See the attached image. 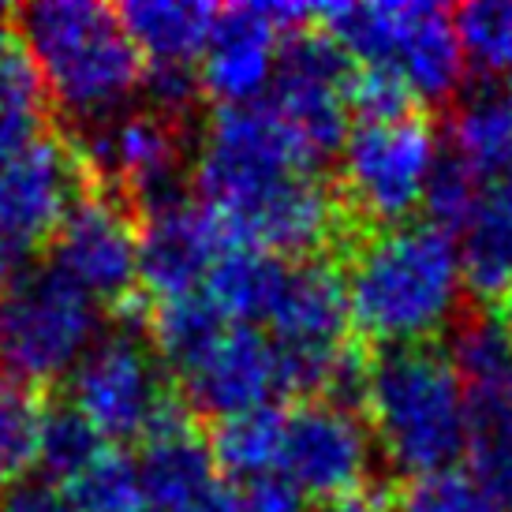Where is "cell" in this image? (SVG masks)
Returning <instances> with one entry per match:
<instances>
[{
    "label": "cell",
    "mask_w": 512,
    "mask_h": 512,
    "mask_svg": "<svg viewBox=\"0 0 512 512\" xmlns=\"http://www.w3.org/2000/svg\"><path fill=\"white\" fill-rule=\"evenodd\" d=\"M195 199L225 232L285 262L348 258L363 228L270 101L217 105L195 161Z\"/></svg>",
    "instance_id": "6da1fadb"
},
{
    "label": "cell",
    "mask_w": 512,
    "mask_h": 512,
    "mask_svg": "<svg viewBox=\"0 0 512 512\" xmlns=\"http://www.w3.org/2000/svg\"><path fill=\"white\" fill-rule=\"evenodd\" d=\"M344 262L348 314L370 348L430 344L464 292L456 240L430 221L370 228Z\"/></svg>",
    "instance_id": "7a4b0ae2"
},
{
    "label": "cell",
    "mask_w": 512,
    "mask_h": 512,
    "mask_svg": "<svg viewBox=\"0 0 512 512\" xmlns=\"http://www.w3.org/2000/svg\"><path fill=\"white\" fill-rule=\"evenodd\" d=\"M363 412L385 456L408 479L456 468L468 456V385L434 341L370 348Z\"/></svg>",
    "instance_id": "3957f363"
},
{
    "label": "cell",
    "mask_w": 512,
    "mask_h": 512,
    "mask_svg": "<svg viewBox=\"0 0 512 512\" xmlns=\"http://www.w3.org/2000/svg\"><path fill=\"white\" fill-rule=\"evenodd\" d=\"M45 94L79 124H113L146 83V64L116 8L94 0H38L15 12Z\"/></svg>",
    "instance_id": "277c9868"
},
{
    "label": "cell",
    "mask_w": 512,
    "mask_h": 512,
    "mask_svg": "<svg viewBox=\"0 0 512 512\" xmlns=\"http://www.w3.org/2000/svg\"><path fill=\"white\" fill-rule=\"evenodd\" d=\"M314 27L341 45L356 68L400 79L415 101H445L464 79L456 15L441 4H314Z\"/></svg>",
    "instance_id": "5b68a950"
},
{
    "label": "cell",
    "mask_w": 512,
    "mask_h": 512,
    "mask_svg": "<svg viewBox=\"0 0 512 512\" xmlns=\"http://www.w3.org/2000/svg\"><path fill=\"white\" fill-rule=\"evenodd\" d=\"M98 303L53 266L27 270L0 292V378L42 389L98 344Z\"/></svg>",
    "instance_id": "8992f818"
},
{
    "label": "cell",
    "mask_w": 512,
    "mask_h": 512,
    "mask_svg": "<svg viewBox=\"0 0 512 512\" xmlns=\"http://www.w3.org/2000/svg\"><path fill=\"white\" fill-rule=\"evenodd\" d=\"M438 139L423 113L356 120L341 146V199L363 228L408 225L427 199Z\"/></svg>",
    "instance_id": "52a82bcc"
},
{
    "label": "cell",
    "mask_w": 512,
    "mask_h": 512,
    "mask_svg": "<svg viewBox=\"0 0 512 512\" xmlns=\"http://www.w3.org/2000/svg\"><path fill=\"white\" fill-rule=\"evenodd\" d=\"M68 404L86 415L109 445L139 441L161 430L172 415L187 408L172 378L139 337V329L120 326L113 337H101L72 370Z\"/></svg>",
    "instance_id": "ba28073f"
},
{
    "label": "cell",
    "mask_w": 512,
    "mask_h": 512,
    "mask_svg": "<svg viewBox=\"0 0 512 512\" xmlns=\"http://www.w3.org/2000/svg\"><path fill=\"white\" fill-rule=\"evenodd\" d=\"M352 79H356L352 57L314 23L285 34L266 101L318 169L341 154L348 139Z\"/></svg>",
    "instance_id": "9c48e42d"
},
{
    "label": "cell",
    "mask_w": 512,
    "mask_h": 512,
    "mask_svg": "<svg viewBox=\"0 0 512 512\" xmlns=\"http://www.w3.org/2000/svg\"><path fill=\"white\" fill-rule=\"evenodd\" d=\"M53 270L83 288L94 303L124 307L139 288V217L131 202L105 184H90L75 199L53 236Z\"/></svg>",
    "instance_id": "30bf717a"
},
{
    "label": "cell",
    "mask_w": 512,
    "mask_h": 512,
    "mask_svg": "<svg viewBox=\"0 0 512 512\" xmlns=\"http://www.w3.org/2000/svg\"><path fill=\"white\" fill-rule=\"evenodd\" d=\"M94 180L83 150L57 135H38L34 143L0 161V243L30 258L57 236L75 199Z\"/></svg>",
    "instance_id": "8fae6325"
},
{
    "label": "cell",
    "mask_w": 512,
    "mask_h": 512,
    "mask_svg": "<svg viewBox=\"0 0 512 512\" xmlns=\"http://www.w3.org/2000/svg\"><path fill=\"white\" fill-rule=\"evenodd\" d=\"M314 23L311 4H228L217 12L199 83L217 105H251L270 90L285 34Z\"/></svg>",
    "instance_id": "7c38bea8"
},
{
    "label": "cell",
    "mask_w": 512,
    "mask_h": 512,
    "mask_svg": "<svg viewBox=\"0 0 512 512\" xmlns=\"http://www.w3.org/2000/svg\"><path fill=\"white\" fill-rule=\"evenodd\" d=\"M225 225L199 199H172L139 214V288L150 303L202 292L217 258L232 247Z\"/></svg>",
    "instance_id": "4fadbf2b"
},
{
    "label": "cell",
    "mask_w": 512,
    "mask_h": 512,
    "mask_svg": "<svg viewBox=\"0 0 512 512\" xmlns=\"http://www.w3.org/2000/svg\"><path fill=\"white\" fill-rule=\"evenodd\" d=\"M370 464V438L356 412L329 400H299L285 415V441L277 471L299 486L307 501H337L359 494Z\"/></svg>",
    "instance_id": "5bb4252c"
},
{
    "label": "cell",
    "mask_w": 512,
    "mask_h": 512,
    "mask_svg": "<svg viewBox=\"0 0 512 512\" xmlns=\"http://www.w3.org/2000/svg\"><path fill=\"white\" fill-rule=\"evenodd\" d=\"M187 404L210 419H232L251 408L277 404L285 393V374L273 341L258 326L228 322L206 352L176 378Z\"/></svg>",
    "instance_id": "9a60e30c"
},
{
    "label": "cell",
    "mask_w": 512,
    "mask_h": 512,
    "mask_svg": "<svg viewBox=\"0 0 512 512\" xmlns=\"http://www.w3.org/2000/svg\"><path fill=\"white\" fill-rule=\"evenodd\" d=\"M214 4H172V0H131L116 15L143 57L146 72H195L217 23Z\"/></svg>",
    "instance_id": "2e32d148"
},
{
    "label": "cell",
    "mask_w": 512,
    "mask_h": 512,
    "mask_svg": "<svg viewBox=\"0 0 512 512\" xmlns=\"http://www.w3.org/2000/svg\"><path fill=\"white\" fill-rule=\"evenodd\" d=\"M464 285L498 303L512 288V176L486 180L471 202L468 221L456 232Z\"/></svg>",
    "instance_id": "e0dca14e"
},
{
    "label": "cell",
    "mask_w": 512,
    "mask_h": 512,
    "mask_svg": "<svg viewBox=\"0 0 512 512\" xmlns=\"http://www.w3.org/2000/svg\"><path fill=\"white\" fill-rule=\"evenodd\" d=\"M288 266L292 262H285V258L232 243L225 255L217 258L210 277H206L202 296L210 299L228 322L262 329L288 281Z\"/></svg>",
    "instance_id": "ac0fdd59"
},
{
    "label": "cell",
    "mask_w": 512,
    "mask_h": 512,
    "mask_svg": "<svg viewBox=\"0 0 512 512\" xmlns=\"http://www.w3.org/2000/svg\"><path fill=\"white\" fill-rule=\"evenodd\" d=\"M285 415L288 408L266 404V408H251V412L217 423L210 434V453L228 483L243 486L277 471L281 441H285Z\"/></svg>",
    "instance_id": "d6986e66"
},
{
    "label": "cell",
    "mask_w": 512,
    "mask_h": 512,
    "mask_svg": "<svg viewBox=\"0 0 512 512\" xmlns=\"http://www.w3.org/2000/svg\"><path fill=\"white\" fill-rule=\"evenodd\" d=\"M49 400L38 385L0 378V483H23L38 468Z\"/></svg>",
    "instance_id": "ffe728a7"
},
{
    "label": "cell",
    "mask_w": 512,
    "mask_h": 512,
    "mask_svg": "<svg viewBox=\"0 0 512 512\" xmlns=\"http://www.w3.org/2000/svg\"><path fill=\"white\" fill-rule=\"evenodd\" d=\"M453 363L468 393L512 389V333L494 311L468 314L453 337Z\"/></svg>",
    "instance_id": "44dd1931"
},
{
    "label": "cell",
    "mask_w": 512,
    "mask_h": 512,
    "mask_svg": "<svg viewBox=\"0 0 512 512\" xmlns=\"http://www.w3.org/2000/svg\"><path fill=\"white\" fill-rule=\"evenodd\" d=\"M75 512H143V475L139 460L128 456L120 445H109L105 453L86 464L72 483L60 486Z\"/></svg>",
    "instance_id": "7402d4cb"
},
{
    "label": "cell",
    "mask_w": 512,
    "mask_h": 512,
    "mask_svg": "<svg viewBox=\"0 0 512 512\" xmlns=\"http://www.w3.org/2000/svg\"><path fill=\"white\" fill-rule=\"evenodd\" d=\"M501 498L483 475L471 468H445L430 475H415L397 490L393 512H505Z\"/></svg>",
    "instance_id": "603a6c76"
},
{
    "label": "cell",
    "mask_w": 512,
    "mask_h": 512,
    "mask_svg": "<svg viewBox=\"0 0 512 512\" xmlns=\"http://www.w3.org/2000/svg\"><path fill=\"white\" fill-rule=\"evenodd\" d=\"M109 449V441L86 423V415L75 404H49L42 427V456L38 468L49 475V483H72L75 475L94 464L101 453Z\"/></svg>",
    "instance_id": "cb8c5ba5"
},
{
    "label": "cell",
    "mask_w": 512,
    "mask_h": 512,
    "mask_svg": "<svg viewBox=\"0 0 512 512\" xmlns=\"http://www.w3.org/2000/svg\"><path fill=\"white\" fill-rule=\"evenodd\" d=\"M456 34L475 68L512 83V0H483L460 8Z\"/></svg>",
    "instance_id": "d4e9b609"
},
{
    "label": "cell",
    "mask_w": 512,
    "mask_h": 512,
    "mask_svg": "<svg viewBox=\"0 0 512 512\" xmlns=\"http://www.w3.org/2000/svg\"><path fill=\"white\" fill-rule=\"evenodd\" d=\"M45 83L30 57L23 34L15 27V12L0 8V113L42 120Z\"/></svg>",
    "instance_id": "484cf974"
},
{
    "label": "cell",
    "mask_w": 512,
    "mask_h": 512,
    "mask_svg": "<svg viewBox=\"0 0 512 512\" xmlns=\"http://www.w3.org/2000/svg\"><path fill=\"white\" fill-rule=\"evenodd\" d=\"M236 490H240L247 512H307V494L288 483L281 471L251 479V483L236 486Z\"/></svg>",
    "instance_id": "4316f807"
},
{
    "label": "cell",
    "mask_w": 512,
    "mask_h": 512,
    "mask_svg": "<svg viewBox=\"0 0 512 512\" xmlns=\"http://www.w3.org/2000/svg\"><path fill=\"white\" fill-rule=\"evenodd\" d=\"M4 512H75V505L57 483L42 479V483H15L4 501Z\"/></svg>",
    "instance_id": "83f0119b"
},
{
    "label": "cell",
    "mask_w": 512,
    "mask_h": 512,
    "mask_svg": "<svg viewBox=\"0 0 512 512\" xmlns=\"http://www.w3.org/2000/svg\"><path fill=\"white\" fill-rule=\"evenodd\" d=\"M38 135H42V120H34V116L0 113V161L12 157L15 150H23L27 143H34Z\"/></svg>",
    "instance_id": "f1b7e54d"
},
{
    "label": "cell",
    "mask_w": 512,
    "mask_h": 512,
    "mask_svg": "<svg viewBox=\"0 0 512 512\" xmlns=\"http://www.w3.org/2000/svg\"><path fill=\"white\" fill-rule=\"evenodd\" d=\"M314 512H393V509H389V501L378 498V494H348V498L326 501L322 509H314Z\"/></svg>",
    "instance_id": "f546056e"
},
{
    "label": "cell",
    "mask_w": 512,
    "mask_h": 512,
    "mask_svg": "<svg viewBox=\"0 0 512 512\" xmlns=\"http://www.w3.org/2000/svg\"><path fill=\"white\" fill-rule=\"evenodd\" d=\"M494 314H498L501 322H505V329L512 333V288L498 299V303H494Z\"/></svg>",
    "instance_id": "4dcf8cb0"
}]
</instances>
